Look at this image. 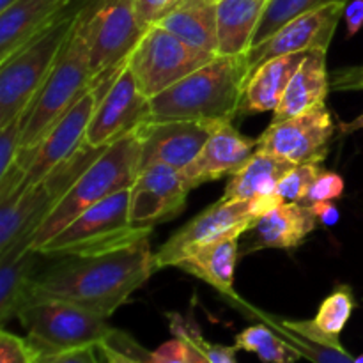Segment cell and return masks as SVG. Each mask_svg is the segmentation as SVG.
I'll return each mask as SVG.
<instances>
[{"mask_svg":"<svg viewBox=\"0 0 363 363\" xmlns=\"http://www.w3.org/2000/svg\"><path fill=\"white\" fill-rule=\"evenodd\" d=\"M78 23L94 77L126 62L145 32L137 0H98L78 14Z\"/></svg>","mask_w":363,"mask_h":363,"instance_id":"cell-10","label":"cell"},{"mask_svg":"<svg viewBox=\"0 0 363 363\" xmlns=\"http://www.w3.org/2000/svg\"><path fill=\"white\" fill-rule=\"evenodd\" d=\"M176 0H137L138 20L145 28L155 25Z\"/></svg>","mask_w":363,"mask_h":363,"instance_id":"cell-40","label":"cell"},{"mask_svg":"<svg viewBox=\"0 0 363 363\" xmlns=\"http://www.w3.org/2000/svg\"><path fill=\"white\" fill-rule=\"evenodd\" d=\"M176 2H177V0H176ZM176 2H174V4H176Z\"/></svg>","mask_w":363,"mask_h":363,"instance_id":"cell-50","label":"cell"},{"mask_svg":"<svg viewBox=\"0 0 363 363\" xmlns=\"http://www.w3.org/2000/svg\"><path fill=\"white\" fill-rule=\"evenodd\" d=\"M216 124L201 121H144L135 128L140 142V167L163 163L184 170L204 147Z\"/></svg>","mask_w":363,"mask_h":363,"instance_id":"cell-16","label":"cell"},{"mask_svg":"<svg viewBox=\"0 0 363 363\" xmlns=\"http://www.w3.org/2000/svg\"><path fill=\"white\" fill-rule=\"evenodd\" d=\"M344 20H346L347 38H353L363 27V0H350L344 9Z\"/></svg>","mask_w":363,"mask_h":363,"instance_id":"cell-42","label":"cell"},{"mask_svg":"<svg viewBox=\"0 0 363 363\" xmlns=\"http://www.w3.org/2000/svg\"><path fill=\"white\" fill-rule=\"evenodd\" d=\"M215 57V53L188 45L160 25H151L128 57V67L142 94L151 99Z\"/></svg>","mask_w":363,"mask_h":363,"instance_id":"cell-9","label":"cell"},{"mask_svg":"<svg viewBox=\"0 0 363 363\" xmlns=\"http://www.w3.org/2000/svg\"><path fill=\"white\" fill-rule=\"evenodd\" d=\"M268 4L269 0H216L218 55H243L252 48Z\"/></svg>","mask_w":363,"mask_h":363,"instance_id":"cell-23","label":"cell"},{"mask_svg":"<svg viewBox=\"0 0 363 363\" xmlns=\"http://www.w3.org/2000/svg\"><path fill=\"white\" fill-rule=\"evenodd\" d=\"M308 208H311V211L314 213V216L318 218V222L323 223L325 227H333L340 218L339 208L333 204V201L315 202V204H311Z\"/></svg>","mask_w":363,"mask_h":363,"instance_id":"cell-43","label":"cell"},{"mask_svg":"<svg viewBox=\"0 0 363 363\" xmlns=\"http://www.w3.org/2000/svg\"><path fill=\"white\" fill-rule=\"evenodd\" d=\"M238 255H240V238L230 236L197 248L190 255L181 259L174 268L197 277L199 280L209 284L225 296L236 298L234 269H236Z\"/></svg>","mask_w":363,"mask_h":363,"instance_id":"cell-24","label":"cell"},{"mask_svg":"<svg viewBox=\"0 0 363 363\" xmlns=\"http://www.w3.org/2000/svg\"><path fill=\"white\" fill-rule=\"evenodd\" d=\"M16 318L41 354L99 347L113 332L105 315L53 298H28Z\"/></svg>","mask_w":363,"mask_h":363,"instance_id":"cell-7","label":"cell"},{"mask_svg":"<svg viewBox=\"0 0 363 363\" xmlns=\"http://www.w3.org/2000/svg\"><path fill=\"white\" fill-rule=\"evenodd\" d=\"M293 163L264 151L255 155L233 174L227 183L223 197L225 201H261L277 197L279 181L293 169Z\"/></svg>","mask_w":363,"mask_h":363,"instance_id":"cell-26","label":"cell"},{"mask_svg":"<svg viewBox=\"0 0 363 363\" xmlns=\"http://www.w3.org/2000/svg\"><path fill=\"white\" fill-rule=\"evenodd\" d=\"M59 0H16L0 13V62L55 21Z\"/></svg>","mask_w":363,"mask_h":363,"instance_id":"cell-27","label":"cell"},{"mask_svg":"<svg viewBox=\"0 0 363 363\" xmlns=\"http://www.w3.org/2000/svg\"><path fill=\"white\" fill-rule=\"evenodd\" d=\"M35 363H43V362H39V360H38V362H35Z\"/></svg>","mask_w":363,"mask_h":363,"instance_id":"cell-49","label":"cell"},{"mask_svg":"<svg viewBox=\"0 0 363 363\" xmlns=\"http://www.w3.org/2000/svg\"><path fill=\"white\" fill-rule=\"evenodd\" d=\"M155 25L195 48L218 55L216 0H177Z\"/></svg>","mask_w":363,"mask_h":363,"instance_id":"cell-22","label":"cell"},{"mask_svg":"<svg viewBox=\"0 0 363 363\" xmlns=\"http://www.w3.org/2000/svg\"><path fill=\"white\" fill-rule=\"evenodd\" d=\"M108 147L80 145L77 152L52 170L34 186L16 190L0 201V259L28 250L35 230L67 194L74 181Z\"/></svg>","mask_w":363,"mask_h":363,"instance_id":"cell-4","label":"cell"},{"mask_svg":"<svg viewBox=\"0 0 363 363\" xmlns=\"http://www.w3.org/2000/svg\"><path fill=\"white\" fill-rule=\"evenodd\" d=\"M194 190L183 170L155 163L140 170L130 188V222L135 229H152L176 218Z\"/></svg>","mask_w":363,"mask_h":363,"instance_id":"cell-13","label":"cell"},{"mask_svg":"<svg viewBox=\"0 0 363 363\" xmlns=\"http://www.w3.org/2000/svg\"><path fill=\"white\" fill-rule=\"evenodd\" d=\"M41 351L27 339L2 330L0 332V363H35Z\"/></svg>","mask_w":363,"mask_h":363,"instance_id":"cell-35","label":"cell"},{"mask_svg":"<svg viewBox=\"0 0 363 363\" xmlns=\"http://www.w3.org/2000/svg\"><path fill=\"white\" fill-rule=\"evenodd\" d=\"M344 194V179L342 176H339L337 172H326L323 170L318 177L314 179V183L308 188L307 195H305L303 201L300 204L311 206L315 202L323 201H337V199L342 197Z\"/></svg>","mask_w":363,"mask_h":363,"instance_id":"cell-36","label":"cell"},{"mask_svg":"<svg viewBox=\"0 0 363 363\" xmlns=\"http://www.w3.org/2000/svg\"><path fill=\"white\" fill-rule=\"evenodd\" d=\"M191 333H194L195 342L199 344L204 354L208 357V360L211 363H238L236 362V346H222V344H213L202 337L201 328L197 326V323H191Z\"/></svg>","mask_w":363,"mask_h":363,"instance_id":"cell-38","label":"cell"},{"mask_svg":"<svg viewBox=\"0 0 363 363\" xmlns=\"http://www.w3.org/2000/svg\"><path fill=\"white\" fill-rule=\"evenodd\" d=\"M140 142L135 130L110 144L103 155L74 181L48 216L35 230L32 250L38 252L46 241L69 225L77 216L103 199L128 190L140 174Z\"/></svg>","mask_w":363,"mask_h":363,"instance_id":"cell-3","label":"cell"},{"mask_svg":"<svg viewBox=\"0 0 363 363\" xmlns=\"http://www.w3.org/2000/svg\"><path fill=\"white\" fill-rule=\"evenodd\" d=\"M28 108L23 113L11 121L7 126L0 128V176L9 170L13 162L16 160L18 151L21 145V137H23V128L27 123Z\"/></svg>","mask_w":363,"mask_h":363,"instance_id":"cell-34","label":"cell"},{"mask_svg":"<svg viewBox=\"0 0 363 363\" xmlns=\"http://www.w3.org/2000/svg\"><path fill=\"white\" fill-rule=\"evenodd\" d=\"M318 218L308 206L300 202H284L262 215L250 230H254V245L250 252L261 248H296L318 229Z\"/></svg>","mask_w":363,"mask_h":363,"instance_id":"cell-20","label":"cell"},{"mask_svg":"<svg viewBox=\"0 0 363 363\" xmlns=\"http://www.w3.org/2000/svg\"><path fill=\"white\" fill-rule=\"evenodd\" d=\"M41 254L32 248L18 255L0 259V323L6 326L16 318L30 298L32 280L35 277V264Z\"/></svg>","mask_w":363,"mask_h":363,"instance_id":"cell-28","label":"cell"},{"mask_svg":"<svg viewBox=\"0 0 363 363\" xmlns=\"http://www.w3.org/2000/svg\"><path fill=\"white\" fill-rule=\"evenodd\" d=\"M96 350H98V347L89 346V347H80V350L64 351V353L41 354V357H39V362L43 363H99L98 357H96Z\"/></svg>","mask_w":363,"mask_h":363,"instance_id":"cell-41","label":"cell"},{"mask_svg":"<svg viewBox=\"0 0 363 363\" xmlns=\"http://www.w3.org/2000/svg\"><path fill=\"white\" fill-rule=\"evenodd\" d=\"M323 172V163L311 162L294 165L286 176L279 181L277 197L282 202H301L315 177Z\"/></svg>","mask_w":363,"mask_h":363,"instance_id":"cell-33","label":"cell"},{"mask_svg":"<svg viewBox=\"0 0 363 363\" xmlns=\"http://www.w3.org/2000/svg\"><path fill=\"white\" fill-rule=\"evenodd\" d=\"M333 91H363V64L335 71L330 78Z\"/></svg>","mask_w":363,"mask_h":363,"instance_id":"cell-39","label":"cell"},{"mask_svg":"<svg viewBox=\"0 0 363 363\" xmlns=\"http://www.w3.org/2000/svg\"><path fill=\"white\" fill-rule=\"evenodd\" d=\"M308 52L277 57L259 66L248 78L241 99L240 116L275 112L291 78L301 66Z\"/></svg>","mask_w":363,"mask_h":363,"instance_id":"cell-21","label":"cell"},{"mask_svg":"<svg viewBox=\"0 0 363 363\" xmlns=\"http://www.w3.org/2000/svg\"><path fill=\"white\" fill-rule=\"evenodd\" d=\"M234 346L238 351L255 353L262 363H296L301 358L291 344H287L272 326L262 321L238 333L234 337Z\"/></svg>","mask_w":363,"mask_h":363,"instance_id":"cell-29","label":"cell"},{"mask_svg":"<svg viewBox=\"0 0 363 363\" xmlns=\"http://www.w3.org/2000/svg\"><path fill=\"white\" fill-rule=\"evenodd\" d=\"M252 314L255 318L261 319L262 323H266L268 326H272L287 344L294 347L298 353L301 354V358H307L308 362L312 363H354V358L347 353L346 350H335V347L330 346H323V344L312 342V340L305 339V337L298 335V333L291 332L289 328L282 325L279 321L277 315H269L264 314V312L259 311H252Z\"/></svg>","mask_w":363,"mask_h":363,"instance_id":"cell-31","label":"cell"},{"mask_svg":"<svg viewBox=\"0 0 363 363\" xmlns=\"http://www.w3.org/2000/svg\"><path fill=\"white\" fill-rule=\"evenodd\" d=\"M96 105H98V94H96L94 89L89 87L69 106V110L57 121L55 126L48 131L41 144L34 147V156H32V162L28 165L27 176H25L23 183L18 186V190L38 184L55 167L66 162L80 149Z\"/></svg>","mask_w":363,"mask_h":363,"instance_id":"cell-17","label":"cell"},{"mask_svg":"<svg viewBox=\"0 0 363 363\" xmlns=\"http://www.w3.org/2000/svg\"><path fill=\"white\" fill-rule=\"evenodd\" d=\"M103 342H108L110 346L117 347V350L124 351V353L133 354V357L140 358L144 363H188L184 342L177 339V337H174L169 342L162 344L156 351H147L133 337L128 335L126 332L113 328V332Z\"/></svg>","mask_w":363,"mask_h":363,"instance_id":"cell-32","label":"cell"},{"mask_svg":"<svg viewBox=\"0 0 363 363\" xmlns=\"http://www.w3.org/2000/svg\"><path fill=\"white\" fill-rule=\"evenodd\" d=\"M337 2L347 4L350 0H269L268 7L264 11V16H262L261 23H259L257 30H255L252 48L264 43L273 32L279 30L280 27H284L293 18Z\"/></svg>","mask_w":363,"mask_h":363,"instance_id":"cell-30","label":"cell"},{"mask_svg":"<svg viewBox=\"0 0 363 363\" xmlns=\"http://www.w3.org/2000/svg\"><path fill=\"white\" fill-rule=\"evenodd\" d=\"M101 351L105 363H144L140 358L133 357V354H128L124 351L117 350V347L110 346L108 342H101L98 347Z\"/></svg>","mask_w":363,"mask_h":363,"instance_id":"cell-45","label":"cell"},{"mask_svg":"<svg viewBox=\"0 0 363 363\" xmlns=\"http://www.w3.org/2000/svg\"><path fill=\"white\" fill-rule=\"evenodd\" d=\"M77 18L52 21L0 62V128L23 113L39 94L73 32Z\"/></svg>","mask_w":363,"mask_h":363,"instance_id":"cell-5","label":"cell"},{"mask_svg":"<svg viewBox=\"0 0 363 363\" xmlns=\"http://www.w3.org/2000/svg\"><path fill=\"white\" fill-rule=\"evenodd\" d=\"M326 53L328 52L325 50H312L307 53L301 66L291 78L280 105L273 112L272 123H280L326 105V96L332 89L326 69Z\"/></svg>","mask_w":363,"mask_h":363,"instance_id":"cell-19","label":"cell"},{"mask_svg":"<svg viewBox=\"0 0 363 363\" xmlns=\"http://www.w3.org/2000/svg\"><path fill=\"white\" fill-rule=\"evenodd\" d=\"M167 319H169V328L170 332H172V335L184 342L188 363H211L204 354V351L199 347V344L195 342L194 339V333H191V323H194V318H184V315L177 314V312H169V314H167Z\"/></svg>","mask_w":363,"mask_h":363,"instance_id":"cell-37","label":"cell"},{"mask_svg":"<svg viewBox=\"0 0 363 363\" xmlns=\"http://www.w3.org/2000/svg\"><path fill=\"white\" fill-rule=\"evenodd\" d=\"M248 78L247 53L216 55L206 66L149 99L145 121H233L240 116Z\"/></svg>","mask_w":363,"mask_h":363,"instance_id":"cell-2","label":"cell"},{"mask_svg":"<svg viewBox=\"0 0 363 363\" xmlns=\"http://www.w3.org/2000/svg\"><path fill=\"white\" fill-rule=\"evenodd\" d=\"M92 78L94 74L89 62L87 43L77 18L73 32L64 45L52 73L28 106V117L20 145L21 152L32 151L41 144L57 121L91 87Z\"/></svg>","mask_w":363,"mask_h":363,"instance_id":"cell-6","label":"cell"},{"mask_svg":"<svg viewBox=\"0 0 363 363\" xmlns=\"http://www.w3.org/2000/svg\"><path fill=\"white\" fill-rule=\"evenodd\" d=\"M354 363H363V354H360V357L354 358Z\"/></svg>","mask_w":363,"mask_h":363,"instance_id":"cell-48","label":"cell"},{"mask_svg":"<svg viewBox=\"0 0 363 363\" xmlns=\"http://www.w3.org/2000/svg\"><path fill=\"white\" fill-rule=\"evenodd\" d=\"M147 113L149 99L138 89L126 62L105 94L98 98L84 144L87 147H105L113 144L144 123Z\"/></svg>","mask_w":363,"mask_h":363,"instance_id":"cell-14","label":"cell"},{"mask_svg":"<svg viewBox=\"0 0 363 363\" xmlns=\"http://www.w3.org/2000/svg\"><path fill=\"white\" fill-rule=\"evenodd\" d=\"M151 236L121 247L52 257L35 273L30 298L69 301L110 318L156 272Z\"/></svg>","mask_w":363,"mask_h":363,"instance_id":"cell-1","label":"cell"},{"mask_svg":"<svg viewBox=\"0 0 363 363\" xmlns=\"http://www.w3.org/2000/svg\"><path fill=\"white\" fill-rule=\"evenodd\" d=\"M346 4L337 2L311 13L300 14L287 21L284 27L273 32L264 43L254 46L247 52L250 74L268 60L277 57L289 55V53L312 52V50H325L328 52L330 43L337 30L340 18L344 16Z\"/></svg>","mask_w":363,"mask_h":363,"instance_id":"cell-15","label":"cell"},{"mask_svg":"<svg viewBox=\"0 0 363 363\" xmlns=\"http://www.w3.org/2000/svg\"><path fill=\"white\" fill-rule=\"evenodd\" d=\"M333 133L335 123L325 105L301 116L269 124L257 138V151L275 155L293 165L323 163L328 156V144Z\"/></svg>","mask_w":363,"mask_h":363,"instance_id":"cell-12","label":"cell"},{"mask_svg":"<svg viewBox=\"0 0 363 363\" xmlns=\"http://www.w3.org/2000/svg\"><path fill=\"white\" fill-rule=\"evenodd\" d=\"M130 188L89 208L46 241L39 254L43 257H60L71 254H87L131 243L138 238L151 236L152 229H135L130 222Z\"/></svg>","mask_w":363,"mask_h":363,"instance_id":"cell-8","label":"cell"},{"mask_svg":"<svg viewBox=\"0 0 363 363\" xmlns=\"http://www.w3.org/2000/svg\"><path fill=\"white\" fill-rule=\"evenodd\" d=\"M259 215L252 201H225L220 199L213 206L191 218L186 225L172 234L158 252H155L156 269L176 266L181 259L190 255L197 248L211 245L223 238L238 236L255 225Z\"/></svg>","mask_w":363,"mask_h":363,"instance_id":"cell-11","label":"cell"},{"mask_svg":"<svg viewBox=\"0 0 363 363\" xmlns=\"http://www.w3.org/2000/svg\"><path fill=\"white\" fill-rule=\"evenodd\" d=\"M358 130H363V113L358 116L357 119L350 121V123H340V131H342V135L354 133V131Z\"/></svg>","mask_w":363,"mask_h":363,"instance_id":"cell-46","label":"cell"},{"mask_svg":"<svg viewBox=\"0 0 363 363\" xmlns=\"http://www.w3.org/2000/svg\"><path fill=\"white\" fill-rule=\"evenodd\" d=\"M257 151V140L247 137L233 126V121L216 124L197 158L183 170L197 188L199 184L218 181L236 174Z\"/></svg>","mask_w":363,"mask_h":363,"instance_id":"cell-18","label":"cell"},{"mask_svg":"<svg viewBox=\"0 0 363 363\" xmlns=\"http://www.w3.org/2000/svg\"><path fill=\"white\" fill-rule=\"evenodd\" d=\"M98 0H59L57 13L53 20H66V18H77L78 14Z\"/></svg>","mask_w":363,"mask_h":363,"instance_id":"cell-44","label":"cell"},{"mask_svg":"<svg viewBox=\"0 0 363 363\" xmlns=\"http://www.w3.org/2000/svg\"><path fill=\"white\" fill-rule=\"evenodd\" d=\"M14 2H16V0H0V13H2V11H6L9 6H13Z\"/></svg>","mask_w":363,"mask_h":363,"instance_id":"cell-47","label":"cell"},{"mask_svg":"<svg viewBox=\"0 0 363 363\" xmlns=\"http://www.w3.org/2000/svg\"><path fill=\"white\" fill-rule=\"evenodd\" d=\"M353 311V289L350 286H337L335 291L319 305L318 315L312 321H291V319L282 318H279V321L291 332L298 333L312 342L344 350L340 344V333L346 328Z\"/></svg>","mask_w":363,"mask_h":363,"instance_id":"cell-25","label":"cell"}]
</instances>
